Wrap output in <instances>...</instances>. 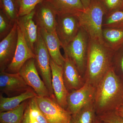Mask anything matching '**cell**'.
I'll use <instances>...</instances> for the list:
<instances>
[{"label":"cell","mask_w":123,"mask_h":123,"mask_svg":"<svg viewBox=\"0 0 123 123\" xmlns=\"http://www.w3.org/2000/svg\"><path fill=\"white\" fill-rule=\"evenodd\" d=\"M18 39V25L15 22L10 33L0 42V71H5L13 59Z\"/></svg>","instance_id":"cell-13"},{"label":"cell","mask_w":123,"mask_h":123,"mask_svg":"<svg viewBox=\"0 0 123 123\" xmlns=\"http://www.w3.org/2000/svg\"><path fill=\"white\" fill-rule=\"evenodd\" d=\"M115 111L118 115L123 117V104L118 108Z\"/></svg>","instance_id":"cell-32"},{"label":"cell","mask_w":123,"mask_h":123,"mask_svg":"<svg viewBox=\"0 0 123 123\" xmlns=\"http://www.w3.org/2000/svg\"><path fill=\"white\" fill-rule=\"evenodd\" d=\"M18 25V24H17ZM17 45L13 59L5 71L9 73H17L28 60L34 58V52L29 47L23 34L18 25Z\"/></svg>","instance_id":"cell-11"},{"label":"cell","mask_w":123,"mask_h":123,"mask_svg":"<svg viewBox=\"0 0 123 123\" xmlns=\"http://www.w3.org/2000/svg\"><path fill=\"white\" fill-rule=\"evenodd\" d=\"M80 28L76 15L67 13L57 15L56 32L62 48L74 39Z\"/></svg>","instance_id":"cell-7"},{"label":"cell","mask_w":123,"mask_h":123,"mask_svg":"<svg viewBox=\"0 0 123 123\" xmlns=\"http://www.w3.org/2000/svg\"><path fill=\"white\" fill-rule=\"evenodd\" d=\"M15 23L12 22L1 10H0V41L4 38L10 33L13 28Z\"/></svg>","instance_id":"cell-25"},{"label":"cell","mask_w":123,"mask_h":123,"mask_svg":"<svg viewBox=\"0 0 123 123\" xmlns=\"http://www.w3.org/2000/svg\"><path fill=\"white\" fill-rule=\"evenodd\" d=\"M112 67L117 74L123 80V46L115 52Z\"/></svg>","instance_id":"cell-28"},{"label":"cell","mask_w":123,"mask_h":123,"mask_svg":"<svg viewBox=\"0 0 123 123\" xmlns=\"http://www.w3.org/2000/svg\"><path fill=\"white\" fill-rule=\"evenodd\" d=\"M64 57L63 78L65 86L68 92L78 89L85 84L84 77L70 58L66 55Z\"/></svg>","instance_id":"cell-15"},{"label":"cell","mask_w":123,"mask_h":123,"mask_svg":"<svg viewBox=\"0 0 123 123\" xmlns=\"http://www.w3.org/2000/svg\"></svg>","instance_id":"cell-35"},{"label":"cell","mask_w":123,"mask_h":123,"mask_svg":"<svg viewBox=\"0 0 123 123\" xmlns=\"http://www.w3.org/2000/svg\"><path fill=\"white\" fill-rule=\"evenodd\" d=\"M28 104L32 115L38 123H49L39 109L35 97L29 99Z\"/></svg>","instance_id":"cell-27"},{"label":"cell","mask_w":123,"mask_h":123,"mask_svg":"<svg viewBox=\"0 0 123 123\" xmlns=\"http://www.w3.org/2000/svg\"><path fill=\"white\" fill-rule=\"evenodd\" d=\"M106 14L104 7L98 0H91L86 9L77 14L81 27L90 39L103 43V23Z\"/></svg>","instance_id":"cell-3"},{"label":"cell","mask_w":123,"mask_h":123,"mask_svg":"<svg viewBox=\"0 0 123 123\" xmlns=\"http://www.w3.org/2000/svg\"><path fill=\"white\" fill-rule=\"evenodd\" d=\"M0 10L12 22L15 23L19 13V0H0Z\"/></svg>","instance_id":"cell-23"},{"label":"cell","mask_w":123,"mask_h":123,"mask_svg":"<svg viewBox=\"0 0 123 123\" xmlns=\"http://www.w3.org/2000/svg\"><path fill=\"white\" fill-rule=\"evenodd\" d=\"M103 43L116 52L123 46V29L106 27L102 31Z\"/></svg>","instance_id":"cell-19"},{"label":"cell","mask_w":123,"mask_h":123,"mask_svg":"<svg viewBox=\"0 0 123 123\" xmlns=\"http://www.w3.org/2000/svg\"><path fill=\"white\" fill-rule=\"evenodd\" d=\"M43 0H19L18 17L31 13L37 5Z\"/></svg>","instance_id":"cell-26"},{"label":"cell","mask_w":123,"mask_h":123,"mask_svg":"<svg viewBox=\"0 0 123 123\" xmlns=\"http://www.w3.org/2000/svg\"><path fill=\"white\" fill-rule=\"evenodd\" d=\"M37 96L33 89L27 90L21 94L12 97H3L0 95V112L12 110L20 105L23 102Z\"/></svg>","instance_id":"cell-20"},{"label":"cell","mask_w":123,"mask_h":123,"mask_svg":"<svg viewBox=\"0 0 123 123\" xmlns=\"http://www.w3.org/2000/svg\"><path fill=\"white\" fill-rule=\"evenodd\" d=\"M89 37L84 29L81 27L76 37L64 47L65 55L73 62L84 77L86 66Z\"/></svg>","instance_id":"cell-4"},{"label":"cell","mask_w":123,"mask_h":123,"mask_svg":"<svg viewBox=\"0 0 123 123\" xmlns=\"http://www.w3.org/2000/svg\"><path fill=\"white\" fill-rule=\"evenodd\" d=\"M32 89L27 85L19 73H9L5 71L0 73V94L8 97L18 96Z\"/></svg>","instance_id":"cell-10"},{"label":"cell","mask_w":123,"mask_h":123,"mask_svg":"<svg viewBox=\"0 0 123 123\" xmlns=\"http://www.w3.org/2000/svg\"><path fill=\"white\" fill-rule=\"evenodd\" d=\"M21 123H39L32 115L28 103L24 111Z\"/></svg>","instance_id":"cell-31"},{"label":"cell","mask_w":123,"mask_h":123,"mask_svg":"<svg viewBox=\"0 0 123 123\" xmlns=\"http://www.w3.org/2000/svg\"><path fill=\"white\" fill-rule=\"evenodd\" d=\"M34 59L36 68L45 85L48 89L51 98H55L52 85L50 56L38 29V36L34 47Z\"/></svg>","instance_id":"cell-5"},{"label":"cell","mask_w":123,"mask_h":123,"mask_svg":"<svg viewBox=\"0 0 123 123\" xmlns=\"http://www.w3.org/2000/svg\"><path fill=\"white\" fill-rule=\"evenodd\" d=\"M50 57L56 63L63 66L65 58L62 55L60 48L61 43L56 33H50L43 28L38 27Z\"/></svg>","instance_id":"cell-17"},{"label":"cell","mask_w":123,"mask_h":123,"mask_svg":"<svg viewBox=\"0 0 123 123\" xmlns=\"http://www.w3.org/2000/svg\"><path fill=\"white\" fill-rule=\"evenodd\" d=\"M34 20L38 27L52 33H56L57 14L49 3L43 0L36 7Z\"/></svg>","instance_id":"cell-12"},{"label":"cell","mask_w":123,"mask_h":123,"mask_svg":"<svg viewBox=\"0 0 123 123\" xmlns=\"http://www.w3.org/2000/svg\"><path fill=\"white\" fill-rule=\"evenodd\" d=\"M93 102L98 116L123 104V80L112 66L96 86Z\"/></svg>","instance_id":"cell-1"},{"label":"cell","mask_w":123,"mask_h":123,"mask_svg":"<svg viewBox=\"0 0 123 123\" xmlns=\"http://www.w3.org/2000/svg\"><path fill=\"white\" fill-rule=\"evenodd\" d=\"M29 100L24 101L20 105L12 110L0 112V123H21Z\"/></svg>","instance_id":"cell-21"},{"label":"cell","mask_w":123,"mask_h":123,"mask_svg":"<svg viewBox=\"0 0 123 123\" xmlns=\"http://www.w3.org/2000/svg\"><path fill=\"white\" fill-rule=\"evenodd\" d=\"M35 10L27 15L19 17L17 20L18 26L24 35L27 44L34 52L38 36V26L34 20Z\"/></svg>","instance_id":"cell-16"},{"label":"cell","mask_w":123,"mask_h":123,"mask_svg":"<svg viewBox=\"0 0 123 123\" xmlns=\"http://www.w3.org/2000/svg\"><path fill=\"white\" fill-rule=\"evenodd\" d=\"M39 109L49 123H72V115L57 102L55 98L50 97H35Z\"/></svg>","instance_id":"cell-6"},{"label":"cell","mask_w":123,"mask_h":123,"mask_svg":"<svg viewBox=\"0 0 123 123\" xmlns=\"http://www.w3.org/2000/svg\"><path fill=\"white\" fill-rule=\"evenodd\" d=\"M105 10L106 13L117 10H123V0H98Z\"/></svg>","instance_id":"cell-29"},{"label":"cell","mask_w":123,"mask_h":123,"mask_svg":"<svg viewBox=\"0 0 123 123\" xmlns=\"http://www.w3.org/2000/svg\"><path fill=\"white\" fill-rule=\"evenodd\" d=\"M96 88L86 83L81 88L69 92L67 110L72 116L88 104L94 101Z\"/></svg>","instance_id":"cell-9"},{"label":"cell","mask_w":123,"mask_h":123,"mask_svg":"<svg viewBox=\"0 0 123 123\" xmlns=\"http://www.w3.org/2000/svg\"><path fill=\"white\" fill-rule=\"evenodd\" d=\"M52 6L57 15L72 14L77 15L85 10L81 0H44Z\"/></svg>","instance_id":"cell-18"},{"label":"cell","mask_w":123,"mask_h":123,"mask_svg":"<svg viewBox=\"0 0 123 123\" xmlns=\"http://www.w3.org/2000/svg\"><path fill=\"white\" fill-rule=\"evenodd\" d=\"M99 119L106 123H123V117L118 115L115 111L98 116Z\"/></svg>","instance_id":"cell-30"},{"label":"cell","mask_w":123,"mask_h":123,"mask_svg":"<svg viewBox=\"0 0 123 123\" xmlns=\"http://www.w3.org/2000/svg\"><path fill=\"white\" fill-rule=\"evenodd\" d=\"M50 65L52 73V85L56 100L62 107L67 110V99L69 92L63 78V66L58 65L50 57Z\"/></svg>","instance_id":"cell-14"},{"label":"cell","mask_w":123,"mask_h":123,"mask_svg":"<svg viewBox=\"0 0 123 123\" xmlns=\"http://www.w3.org/2000/svg\"><path fill=\"white\" fill-rule=\"evenodd\" d=\"M93 101L88 104L76 114L72 116V123H95L98 116Z\"/></svg>","instance_id":"cell-22"},{"label":"cell","mask_w":123,"mask_h":123,"mask_svg":"<svg viewBox=\"0 0 123 123\" xmlns=\"http://www.w3.org/2000/svg\"><path fill=\"white\" fill-rule=\"evenodd\" d=\"M85 9H86L90 4L91 0H81Z\"/></svg>","instance_id":"cell-33"},{"label":"cell","mask_w":123,"mask_h":123,"mask_svg":"<svg viewBox=\"0 0 123 123\" xmlns=\"http://www.w3.org/2000/svg\"><path fill=\"white\" fill-rule=\"evenodd\" d=\"M95 123H106L104 122L103 121H102L101 120L99 119L98 118V117H97V119H96V121H95Z\"/></svg>","instance_id":"cell-34"},{"label":"cell","mask_w":123,"mask_h":123,"mask_svg":"<svg viewBox=\"0 0 123 123\" xmlns=\"http://www.w3.org/2000/svg\"><path fill=\"white\" fill-rule=\"evenodd\" d=\"M103 28L123 29V10H117L106 14L104 16Z\"/></svg>","instance_id":"cell-24"},{"label":"cell","mask_w":123,"mask_h":123,"mask_svg":"<svg viewBox=\"0 0 123 123\" xmlns=\"http://www.w3.org/2000/svg\"><path fill=\"white\" fill-rule=\"evenodd\" d=\"M19 73L27 85L32 88L38 96L51 97L48 89L40 77L34 58L28 60Z\"/></svg>","instance_id":"cell-8"},{"label":"cell","mask_w":123,"mask_h":123,"mask_svg":"<svg viewBox=\"0 0 123 123\" xmlns=\"http://www.w3.org/2000/svg\"><path fill=\"white\" fill-rule=\"evenodd\" d=\"M115 52L103 43L89 38L85 72L86 83L96 88L112 66Z\"/></svg>","instance_id":"cell-2"}]
</instances>
